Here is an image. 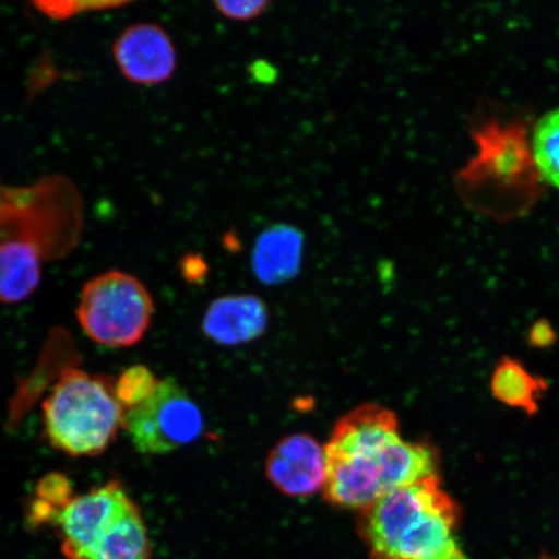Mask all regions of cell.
<instances>
[{"label": "cell", "instance_id": "6da1fadb", "mask_svg": "<svg viewBox=\"0 0 559 559\" xmlns=\"http://www.w3.org/2000/svg\"><path fill=\"white\" fill-rule=\"evenodd\" d=\"M324 450V498L335 508L361 512L396 488L438 475L435 447L404 440L394 412L379 404L342 417Z\"/></svg>", "mask_w": 559, "mask_h": 559}, {"label": "cell", "instance_id": "7a4b0ae2", "mask_svg": "<svg viewBox=\"0 0 559 559\" xmlns=\"http://www.w3.org/2000/svg\"><path fill=\"white\" fill-rule=\"evenodd\" d=\"M461 510L438 475L394 489L359 512L372 559H467L459 542Z\"/></svg>", "mask_w": 559, "mask_h": 559}, {"label": "cell", "instance_id": "3957f363", "mask_svg": "<svg viewBox=\"0 0 559 559\" xmlns=\"http://www.w3.org/2000/svg\"><path fill=\"white\" fill-rule=\"evenodd\" d=\"M41 411L48 443L72 457L99 456L123 429L116 380L85 370H66Z\"/></svg>", "mask_w": 559, "mask_h": 559}, {"label": "cell", "instance_id": "277c9868", "mask_svg": "<svg viewBox=\"0 0 559 559\" xmlns=\"http://www.w3.org/2000/svg\"><path fill=\"white\" fill-rule=\"evenodd\" d=\"M155 305L139 278L108 271L83 286L76 318L96 344L130 347L142 341L151 325Z\"/></svg>", "mask_w": 559, "mask_h": 559}, {"label": "cell", "instance_id": "5b68a950", "mask_svg": "<svg viewBox=\"0 0 559 559\" xmlns=\"http://www.w3.org/2000/svg\"><path fill=\"white\" fill-rule=\"evenodd\" d=\"M204 419L190 394L171 379L159 381L146 400L124 411L123 429L143 454H166L191 444Z\"/></svg>", "mask_w": 559, "mask_h": 559}, {"label": "cell", "instance_id": "8992f818", "mask_svg": "<svg viewBox=\"0 0 559 559\" xmlns=\"http://www.w3.org/2000/svg\"><path fill=\"white\" fill-rule=\"evenodd\" d=\"M135 506L118 480L73 496L56 515L61 551L67 559H91L109 528Z\"/></svg>", "mask_w": 559, "mask_h": 559}, {"label": "cell", "instance_id": "52a82bcc", "mask_svg": "<svg viewBox=\"0 0 559 559\" xmlns=\"http://www.w3.org/2000/svg\"><path fill=\"white\" fill-rule=\"evenodd\" d=\"M114 55L124 79L136 85H160L169 81L177 69L173 39L157 24L129 26L115 41Z\"/></svg>", "mask_w": 559, "mask_h": 559}, {"label": "cell", "instance_id": "ba28073f", "mask_svg": "<svg viewBox=\"0 0 559 559\" xmlns=\"http://www.w3.org/2000/svg\"><path fill=\"white\" fill-rule=\"evenodd\" d=\"M265 472L285 496L310 498L325 485L324 447L309 435L286 437L271 451Z\"/></svg>", "mask_w": 559, "mask_h": 559}, {"label": "cell", "instance_id": "9c48e42d", "mask_svg": "<svg viewBox=\"0 0 559 559\" xmlns=\"http://www.w3.org/2000/svg\"><path fill=\"white\" fill-rule=\"evenodd\" d=\"M267 306L253 295L215 299L205 313L202 330L216 344L234 346L261 337L267 330Z\"/></svg>", "mask_w": 559, "mask_h": 559}, {"label": "cell", "instance_id": "30bf717a", "mask_svg": "<svg viewBox=\"0 0 559 559\" xmlns=\"http://www.w3.org/2000/svg\"><path fill=\"white\" fill-rule=\"evenodd\" d=\"M478 140L481 152L475 164L479 173L498 181V186H514L533 171V153L519 129H486L478 134Z\"/></svg>", "mask_w": 559, "mask_h": 559}, {"label": "cell", "instance_id": "8fae6325", "mask_svg": "<svg viewBox=\"0 0 559 559\" xmlns=\"http://www.w3.org/2000/svg\"><path fill=\"white\" fill-rule=\"evenodd\" d=\"M305 236L296 227L276 225L258 236L253 250V271L265 285L290 282L302 264Z\"/></svg>", "mask_w": 559, "mask_h": 559}, {"label": "cell", "instance_id": "7c38bea8", "mask_svg": "<svg viewBox=\"0 0 559 559\" xmlns=\"http://www.w3.org/2000/svg\"><path fill=\"white\" fill-rule=\"evenodd\" d=\"M41 255L29 241H0V302L19 304L38 288Z\"/></svg>", "mask_w": 559, "mask_h": 559}, {"label": "cell", "instance_id": "4fadbf2b", "mask_svg": "<svg viewBox=\"0 0 559 559\" xmlns=\"http://www.w3.org/2000/svg\"><path fill=\"white\" fill-rule=\"evenodd\" d=\"M491 391L496 400L508 407L536 415L548 391V382L531 373L521 361L507 356L496 365L491 377Z\"/></svg>", "mask_w": 559, "mask_h": 559}, {"label": "cell", "instance_id": "5bb4252c", "mask_svg": "<svg viewBox=\"0 0 559 559\" xmlns=\"http://www.w3.org/2000/svg\"><path fill=\"white\" fill-rule=\"evenodd\" d=\"M151 556L148 533L135 504L104 535L91 559H151Z\"/></svg>", "mask_w": 559, "mask_h": 559}, {"label": "cell", "instance_id": "9a60e30c", "mask_svg": "<svg viewBox=\"0 0 559 559\" xmlns=\"http://www.w3.org/2000/svg\"><path fill=\"white\" fill-rule=\"evenodd\" d=\"M533 157L540 177L559 190V109L550 111L537 122Z\"/></svg>", "mask_w": 559, "mask_h": 559}, {"label": "cell", "instance_id": "2e32d148", "mask_svg": "<svg viewBox=\"0 0 559 559\" xmlns=\"http://www.w3.org/2000/svg\"><path fill=\"white\" fill-rule=\"evenodd\" d=\"M159 380L143 366L132 367L116 380V394L124 411L144 402L156 390Z\"/></svg>", "mask_w": 559, "mask_h": 559}, {"label": "cell", "instance_id": "e0dca14e", "mask_svg": "<svg viewBox=\"0 0 559 559\" xmlns=\"http://www.w3.org/2000/svg\"><path fill=\"white\" fill-rule=\"evenodd\" d=\"M270 2L265 0H248V2H214L222 16L234 21H250L263 15Z\"/></svg>", "mask_w": 559, "mask_h": 559}, {"label": "cell", "instance_id": "ac0fdd59", "mask_svg": "<svg viewBox=\"0 0 559 559\" xmlns=\"http://www.w3.org/2000/svg\"><path fill=\"white\" fill-rule=\"evenodd\" d=\"M556 334L551 330V326L547 321H537V323L531 328L530 342L537 347L549 346L551 342H555Z\"/></svg>", "mask_w": 559, "mask_h": 559}, {"label": "cell", "instance_id": "d6986e66", "mask_svg": "<svg viewBox=\"0 0 559 559\" xmlns=\"http://www.w3.org/2000/svg\"><path fill=\"white\" fill-rule=\"evenodd\" d=\"M181 270L187 280H199L206 275L207 265L200 255L188 254L181 262Z\"/></svg>", "mask_w": 559, "mask_h": 559}, {"label": "cell", "instance_id": "ffe728a7", "mask_svg": "<svg viewBox=\"0 0 559 559\" xmlns=\"http://www.w3.org/2000/svg\"><path fill=\"white\" fill-rule=\"evenodd\" d=\"M539 559H559L557 557H550V556H543Z\"/></svg>", "mask_w": 559, "mask_h": 559}]
</instances>
